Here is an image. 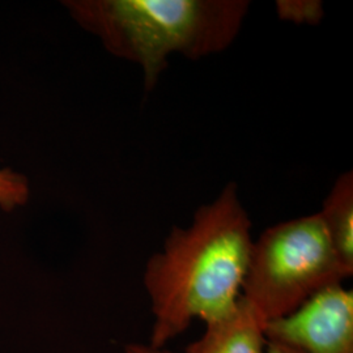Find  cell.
<instances>
[{"label": "cell", "mask_w": 353, "mask_h": 353, "mask_svg": "<svg viewBox=\"0 0 353 353\" xmlns=\"http://www.w3.org/2000/svg\"><path fill=\"white\" fill-rule=\"evenodd\" d=\"M252 241L234 182L201 205L189 227L172 228L144 272L154 318L150 347L164 348L195 318L207 323L227 314L240 299Z\"/></svg>", "instance_id": "6da1fadb"}, {"label": "cell", "mask_w": 353, "mask_h": 353, "mask_svg": "<svg viewBox=\"0 0 353 353\" xmlns=\"http://www.w3.org/2000/svg\"><path fill=\"white\" fill-rule=\"evenodd\" d=\"M79 26L114 57L138 64L151 92L169 58L202 59L228 49L237 38L248 0H70Z\"/></svg>", "instance_id": "7a4b0ae2"}, {"label": "cell", "mask_w": 353, "mask_h": 353, "mask_svg": "<svg viewBox=\"0 0 353 353\" xmlns=\"http://www.w3.org/2000/svg\"><path fill=\"white\" fill-rule=\"evenodd\" d=\"M344 279L348 276L316 212L267 228L252 241L241 297L265 326Z\"/></svg>", "instance_id": "3957f363"}, {"label": "cell", "mask_w": 353, "mask_h": 353, "mask_svg": "<svg viewBox=\"0 0 353 353\" xmlns=\"http://www.w3.org/2000/svg\"><path fill=\"white\" fill-rule=\"evenodd\" d=\"M265 336L303 353H353V292L335 284L265 323Z\"/></svg>", "instance_id": "277c9868"}, {"label": "cell", "mask_w": 353, "mask_h": 353, "mask_svg": "<svg viewBox=\"0 0 353 353\" xmlns=\"http://www.w3.org/2000/svg\"><path fill=\"white\" fill-rule=\"evenodd\" d=\"M202 338L186 353H265V323L242 297L220 318L205 323Z\"/></svg>", "instance_id": "5b68a950"}, {"label": "cell", "mask_w": 353, "mask_h": 353, "mask_svg": "<svg viewBox=\"0 0 353 353\" xmlns=\"http://www.w3.org/2000/svg\"><path fill=\"white\" fill-rule=\"evenodd\" d=\"M332 249L348 278L353 275V173H343L318 212Z\"/></svg>", "instance_id": "8992f818"}, {"label": "cell", "mask_w": 353, "mask_h": 353, "mask_svg": "<svg viewBox=\"0 0 353 353\" xmlns=\"http://www.w3.org/2000/svg\"><path fill=\"white\" fill-rule=\"evenodd\" d=\"M275 10L279 19L300 26H318L325 17V7L319 0H278Z\"/></svg>", "instance_id": "52a82bcc"}, {"label": "cell", "mask_w": 353, "mask_h": 353, "mask_svg": "<svg viewBox=\"0 0 353 353\" xmlns=\"http://www.w3.org/2000/svg\"><path fill=\"white\" fill-rule=\"evenodd\" d=\"M30 196V188L26 176L11 169H0V208L13 211L26 205Z\"/></svg>", "instance_id": "ba28073f"}, {"label": "cell", "mask_w": 353, "mask_h": 353, "mask_svg": "<svg viewBox=\"0 0 353 353\" xmlns=\"http://www.w3.org/2000/svg\"><path fill=\"white\" fill-rule=\"evenodd\" d=\"M265 353H303V351L293 348L290 345L281 344V343H276V341H267V345H265Z\"/></svg>", "instance_id": "9c48e42d"}, {"label": "cell", "mask_w": 353, "mask_h": 353, "mask_svg": "<svg viewBox=\"0 0 353 353\" xmlns=\"http://www.w3.org/2000/svg\"><path fill=\"white\" fill-rule=\"evenodd\" d=\"M126 353H173L169 351H165L164 348L161 350H154L150 347L148 344H128L126 347Z\"/></svg>", "instance_id": "30bf717a"}]
</instances>
